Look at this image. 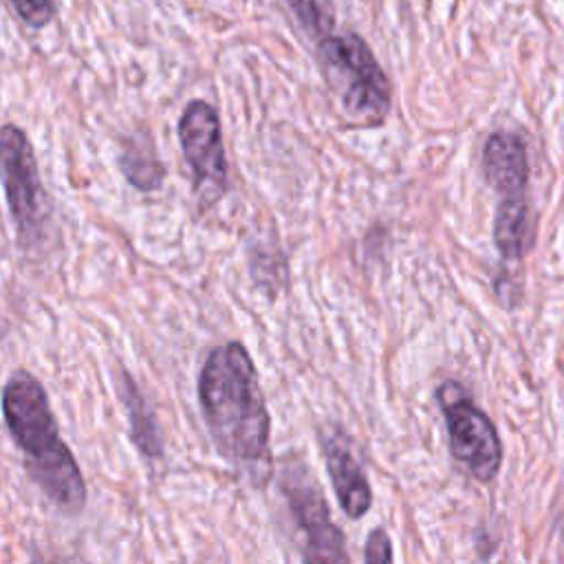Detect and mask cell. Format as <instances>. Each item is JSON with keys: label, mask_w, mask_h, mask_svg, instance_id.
Here are the masks:
<instances>
[{"label": "cell", "mask_w": 564, "mask_h": 564, "mask_svg": "<svg viewBox=\"0 0 564 564\" xmlns=\"http://www.w3.org/2000/svg\"><path fill=\"white\" fill-rule=\"evenodd\" d=\"M200 410L220 456L262 485L271 471V416L247 348L216 346L198 377Z\"/></svg>", "instance_id": "1"}, {"label": "cell", "mask_w": 564, "mask_h": 564, "mask_svg": "<svg viewBox=\"0 0 564 564\" xmlns=\"http://www.w3.org/2000/svg\"><path fill=\"white\" fill-rule=\"evenodd\" d=\"M4 423L24 456L33 482L62 511L86 505V482L73 452L62 441L42 383L26 370L11 375L2 390Z\"/></svg>", "instance_id": "2"}, {"label": "cell", "mask_w": 564, "mask_h": 564, "mask_svg": "<svg viewBox=\"0 0 564 564\" xmlns=\"http://www.w3.org/2000/svg\"><path fill=\"white\" fill-rule=\"evenodd\" d=\"M317 62L348 119L361 126H377L386 119L390 82L370 46L357 33L322 37Z\"/></svg>", "instance_id": "3"}, {"label": "cell", "mask_w": 564, "mask_h": 564, "mask_svg": "<svg viewBox=\"0 0 564 564\" xmlns=\"http://www.w3.org/2000/svg\"><path fill=\"white\" fill-rule=\"evenodd\" d=\"M0 183L22 247L44 238L51 207L29 137L13 123L0 128Z\"/></svg>", "instance_id": "4"}, {"label": "cell", "mask_w": 564, "mask_h": 564, "mask_svg": "<svg viewBox=\"0 0 564 564\" xmlns=\"http://www.w3.org/2000/svg\"><path fill=\"white\" fill-rule=\"evenodd\" d=\"M178 141L200 205L216 203L227 187V159L216 108L200 99L189 101L178 119Z\"/></svg>", "instance_id": "5"}, {"label": "cell", "mask_w": 564, "mask_h": 564, "mask_svg": "<svg viewBox=\"0 0 564 564\" xmlns=\"http://www.w3.org/2000/svg\"><path fill=\"white\" fill-rule=\"evenodd\" d=\"M443 416L449 436L452 456L480 482H489L502 463V445L491 419L456 383L449 399L443 392Z\"/></svg>", "instance_id": "6"}, {"label": "cell", "mask_w": 564, "mask_h": 564, "mask_svg": "<svg viewBox=\"0 0 564 564\" xmlns=\"http://www.w3.org/2000/svg\"><path fill=\"white\" fill-rule=\"evenodd\" d=\"M282 489L295 527L304 538V560L346 562L348 555L344 551V535L330 520L328 505L319 487H315L313 480L306 478L304 469L300 467V471H295L286 467Z\"/></svg>", "instance_id": "7"}, {"label": "cell", "mask_w": 564, "mask_h": 564, "mask_svg": "<svg viewBox=\"0 0 564 564\" xmlns=\"http://www.w3.org/2000/svg\"><path fill=\"white\" fill-rule=\"evenodd\" d=\"M482 172L498 194V205L527 203L529 154L518 134L507 130L489 134L482 148Z\"/></svg>", "instance_id": "8"}, {"label": "cell", "mask_w": 564, "mask_h": 564, "mask_svg": "<svg viewBox=\"0 0 564 564\" xmlns=\"http://www.w3.org/2000/svg\"><path fill=\"white\" fill-rule=\"evenodd\" d=\"M322 452L339 507L348 518H361L372 505V491L346 436L339 430L322 434Z\"/></svg>", "instance_id": "9"}, {"label": "cell", "mask_w": 564, "mask_h": 564, "mask_svg": "<svg viewBox=\"0 0 564 564\" xmlns=\"http://www.w3.org/2000/svg\"><path fill=\"white\" fill-rule=\"evenodd\" d=\"M494 242L505 260H522L533 247V223L529 203L496 205Z\"/></svg>", "instance_id": "10"}, {"label": "cell", "mask_w": 564, "mask_h": 564, "mask_svg": "<svg viewBox=\"0 0 564 564\" xmlns=\"http://www.w3.org/2000/svg\"><path fill=\"white\" fill-rule=\"evenodd\" d=\"M121 399H123L126 410H128L132 443L145 456H152V458L161 456L163 454V441H161V432H159L156 419H154L152 410L148 408L143 394L139 392L137 383L128 375H123Z\"/></svg>", "instance_id": "11"}, {"label": "cell", "mask_w": 564, "mask_h": 564, "mask_svg": "<svg viewBox=\"0 0 564 564\" xmlns=\"http://www.w3.org/2000/svg\"><path fill=\"white\" fill-rule=\"evenodd\" d=\"M119 167H121L126 181L141 192L156 189L165 176V167L159 161L156 152L152 148L139 145L134 141H130L126 145V150H121Z\"/></svg>", "instance_id": "12"}, {"label": "cell", "mask_w": 564, "mask_h": 564, "mask_svg": "<svg viewBox=\"0 0 564 564\" xmlns=\"http://www.w3.org/2000/svg\"><path fill=\"white\" fill-rule=\"evenodd\" d=\"M300 24L317 40L326 37L335 29L333 0H286Z\"/></svg>", "instance_id": "13"}, {"label": "cell", "mask_w": 564, "mask_h": 564, "mask_svg": "<svg viewBox=\"0 0 564 564\" xmlns=\"http://www.w3.org/2000/svg\"><path fill=\"white\" fill-rule=\"evenodd\" d=\"M15 15L31 29H42L55 18L53 0H7Z\"/></svg>", "instance_id": "14"}, {"label": "cell", "mask_w": 564, "mask_h": 564, "mask_svg": "<svg viewBox=\"0 0 564 564\" xmlns=\"http://www.w3.org/2000/svg\"><path fill=\"white\" fill-rule=\"evenodd\" d=\"M364 560L366 562H390L392 560V546H390V538L383 529H375L368 540H366V549H364Z\"/></svg>", "instance_id": "15"}]
</instances>
